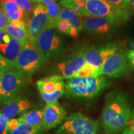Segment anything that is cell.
Segmentation results:
<instances>
[{
    "label": "cell",
    "instance_id": "obj_30",
    "mask_svg": "<svg viewBox=\"0 0 134 134\" xmlns=\"http://www.w3.org/2000/svg\"><path fill=\"white\" fill-rule=\"evenodd\" d=\"M9 23V21L6 13L2 9H0V30L5 31Z\"/></svg>",
    "mask_w": 134,
    "mask_h": 134
},
{
    "label": "cell",
    "instance_id": "obj_35",
    "mask_svg": "<svg viewBox=\"0 0 134 134\" xmlns=\"http://www.w3.org/2000/svg\"><path fill=\"white\" fill-rule=\"evenodd\" d=\"M127 52V56H128L129 59H132L134 58V50H129Z\"/></svg>",
    "mask_w": 134,
    "mask_h": 134
},
{
    "label": "cell",
    "instance_id": "obj_26",
    "mask_svg": "<svg viewBox=\"0 0 134 134\" xmlns=\"http://www.w3.org/2000/svg\"><path fill=\"white\" fill-rule=\"evenodd\" d=\"M99 70L90 66L86 63L85 66L80 70L73 78H89V77H98Z\"/></svg>",
    "mask_w": 134,
    "mask_h": 134
},
{
    "label": "cell",
    "instance_id": "obj_3",
    "mask_svg": "<svg viewBox=\"0 0 134 134\" xmlns=\"http://www.w3.org/2000/svg\"><path fill=\"white\" fill-rule=\"evenodd\" d=\"M29 80L14 67L4 69L0 76V104L7 105L19 96Z\"/></svg>",
    "mask_w": 134,
    "mask_h": 134
},
{
    "label": "cell",
    "instance_id": "obj_29",
    "mask_svg": "<svg viewBox=\"0 0 134 134\" xmlns=\"http://www.w3.org/2000/svg\"><path fill=\"white\" fill-rule=\"evenodd\" d=\"M122 134H134V110L125 128L122 131Z\"/></svg>",
    "mask_w": 134,
    "mask_h": 134
},
{
    "label": "cell",
    "instance_id": "obj_4",
    "mask_svg": "<svg viewBox=\"0 0 134 134\" xmlns=\"http://www.w3.org/2000/svg\"><path fill=\"white\" fill-rule=\"evenodd\" d=\"M99 122L80 113L67 116L55 134H98Z\"/></svg>",
    "mask_w": 134,
    "mask_h": 134
},
{
    "label": "cell",
    "instance_id": "obj_7",
    "mask_svg": "<svg viewBox=\"0 0 134 134\" xmlns=\"http://www.w3.org/2000/svg\"><path fill=\"white\" fill-rule=\"evenodd\" d=\"M35 46L47 59L58 58L65 49V43L58 32L55 28L49 27L38 37Z\"/></svg>",
    "mask_w": 134,
    "mask_h": 134
},
{
    "label": "cell",
    "instance_id": "obj_21",
    "mask_svg": "<svg viewBox=\"0 0 134 134\" xmlns=\"http://www.w3.org/2000/svg\"><path fill=\"white\" fill-rule=\"evenodd\" d=\"M46 10L49 21V27L55 28L62 9L60 4L57 2H53L48 4H43Z\"/></svg>",
    "mask_w": 134,
    "mask_h": 134
},
{
    "label": "cell",
    "instance_id": "obj_36",
    "mask_svg": "<svg viewBox=\"0 0 134 134\" xmlns=\"http://www.w3.org/2000/svg\"><path fill=\"white\" fill-rule=\"evenodd\" d=\"M6 31H3V30H0V43H2L3 41V38L5 35H6Z\"/></svg>",
    "mask_w": 134,
    "mask_h": 134
},
{
    "label": "cell",
    "instance_id": "obj_8",
    "mask_svg": "<svg viewBox=\"0 0 134 134\" xmlns=\"http://www.w3.org/2000/svg\"><path fill=\"white\" fill-rule=\"evenodd\" d=\"M131 70L127 52L122 48L105 60L99 69L98 76L120 78L128 75Z\"/></svg>",
    "mask_w": 134,
    "mask_h": 134
},
{
    "label": "cell",
    "instance_id": "obj_1",
    "mask_svg": "<svg viewBox=\"0 0 134 134\" xmlns=\"http://www.w3.org/2000/svg\"><path fill=\"white\" fill-rule=\"evenodd\" d=\"M129 95L122 91H114L106 95L100 125L105 134L122 132L132 113Z\"/></svg>",
    "mask_w": 134,
    "mask_h": 134
},
{
    "label": "cell",
    "instance_id": "obj_24",
    "mask_svg": "<svg viewBox=\"0 0 134 134\" xmlns=\"http://www.w3.org/2000/svg\"><path fill=\"white\" fill-rule=\"evenodd\" d=\"M55 29L58 32L64 34L69 35V36L75 37L78 36L79 31L73 27L71 24L66 20L60 19L57 23L55 26Z\"/></svg>",
    "mask_w": 134,
    "mask_h": 134
},
{
    "label": "cell",
    "instance_id": "obj_37",
    "mask_svg": "<svg viewBox=\"0 0 134 134\" xmlns=\"http://www.w3.org/2000/svg\"><path fill=\"white\" fill-rule=\"evenodd\" d=\"M129 8H130V11H131V13H133L134 14V0H131Z\"/></svg>",
    "mask_w": 134,
    "mask_h": 134
},
{
    "label": "cell",
    "instance_id": "obj_33",
    "mask_svg": "<svg viewBox=\"0 0 134 134\" xmlns=\"http://www.w3.org/2000/svg\"><path fill=\"white\" fill-rule=\"evenodd\" d=\"M0 66L4 68H10V67H13L11 63L3 56L1 52H0Z\"/></svg>",
    "mask_w": 134,
    "mask_h": 134
},
{
    "label": "cell",
    "instance_id": "obj_20",
    "mask_svg": "<svg viewBox=\"0 0 134 134\" xmlns=\"http://www.w3.org/2000/svg\"><path fill=\"white\" fill-rule=\"evenodd\" d=\"M60 19L66 20L73 27L79 32L83 30V19H81V17L71 10L63 8L58 18V20Z\"/></svg>",
    "mask_w": 134,
    "mask_h": 134
},
{
    "label": "cell",
    "instance_id": "obj_11",
    "mask_svg": "<svg viewBox=\"0 0 134 134\" xmlns=\"http://www.w3.org/2000/svg\"><path fill=\"white\" fill-rule=\"evenodd\" d=\"M27 27L29 43L34 45L41 34L49 27V21L43 4H37L34 9L31 18L27 20Z\"/></svg>",
    "mask_w": 134,
    "mask_h": 134
},
{
    "label": "cell",
    "instance_id": "obj_28",
    "mask_svg": "<svg viewBox=\"0 0 134 134\" xmlns=\"http://www.w3.org/2000/svg\"><path fill=\"white\" fill-rule=\"evenodd\" d=\"M107 3L115 7L123 9H129L131 0H105Z\"/></svg>",
    "mask_w": 134,
    "mask_h": 134
},
{
    "label": "cell",
    "instance_id": "obj_23",
    "mask_svg": "<svg viewBox=\"0 0 134 134\" xmlns=\"http://www.w3.org/2000/svg\"><path fill=\"white\" fill-rule=\"evenodd\" d=\"M86 1V0H73V1L60 0V4L62 5L63 8L74 11L76 14L82 17Z\"/></svg>",
    "mask_w": 134,
    "mask_h": 134
},
{
    "label": "cell",
    "instance_id": "obj_27",
    "mask_svg": "<svg viewBox=\"0 0 134 134\" xmlns=\"http://www.w3.org/2000/svg\"><path fill=\"white\" fill-rule=\"evenodd\" d=\"M1 1H11L19 6L26 13L28 18L31 16L34 11L32 2L31 0H0Z\"/></svg>",
    "mask_w": 134,
    "mask_h": 134
},
{
    "label": "cell",
    "instance_id": "obj_5",
    "mask_svg": "<svg viewBox=\"0 0 134 134\" xmlns=\"http://www.w3.org/2000/svg\"><path fill=\"white\" fill-rule=\"evenodd\" d=\"M47 58L36 46L27 43L22 49L13 67L23 72L31 79L47 62Z\"/></svg>",
    "mask_w": 134,
    "mask_h": 134
},
{
    "label": "cell",
    "instance_id": "obj_34",
    "mask_svg": "<svg viewBox=\"0 0 134 134\" xmlns=\"http://www.w3.org/2000/svg\"><path fill=\"white\" fill-rule=\"evenodd\" d=\"M31 1L32 3H34L37 4H46L50 3L60 1V0H31Z\"/></svg>",
    "mask_w": 134,
    "mask_h": 134
},
{
    "label": "cell",
    "instance_id": "obj_13",
    "mask_svg": "<svg viewBox=\"0 0 134 134\" xmlns=\"http://www.w3.org/2000/svg\"><path fill=\"white\" fill-rule=\"evenodd\" d=\"M42 127L45 130H50L60 126L67 117L66 110L58 101L47 104Z\"/></svg>",
    "mask_w": 134,
    "mask_h": 134
},
{
    "label": "cell",
    "instance_id": "obj_19",
    "mask_svg": "<svg viewBox=\"0 0 134 134\" xmlns=\"http://www.w3.org/2000/svg\"><path fill=\"white\" fill-rule=\"evenodd\" d=\"M44 114L43 109H36L29 110L18 117L21 123L36 127H42Z\"/></svg>",
    "mask_w": 134,
    "mask_h": 134
},
{
    "label": "cell",
    "instance_id": "obj_39",
    "mask_svg": "<svg viewBox=\"0 0 134 134\" xmlns=\"http://www.w3.org/2000/svg\"><path fill=\"white\" fill-rule=\"evenodd\" d=\"M130 65L131 66L132 69L134 70V58H132V59H129Z\"/></svg>",
    "mask_w": 134,
    "mask_h": 134
},
{
    "label": "cell",
    "instance_id": "obj_17",
    "mask_svg": "<svg viewBox=\"0 0 134 134\" xmlns=\"http://www.w3.org/2000/svg\"><path fill=\"white\" fill-rule=\"evenodd\" d=\"M25 46L15 38L11 37L8 43H0V52L7 59L11 65L16 60L22 49Z\"/></svg>",
    "mask_w": 134,
    "mask_h": 134
},
{
    "label": "cell",
    "instance_id": "obj_31",
    "mask_svg": "<svg viewBox=\"0 0 134 134\" xmlns=\"http://www.w3.org/2000/svg\"><path fill=\"white\" fill-rule=\"evenodd\" d=\"M8 121L0 110V134H8Z\"/></svg>",
    "mask_w": 134,
    "mask_h": 134
},
{
    "label": "cell",
    "instance_id": "obj_10",
    "mask_svg": "<svg viewBox=\"0 0 134 134\" xmlns=\"http://www.w3.org/2000/svg\"><path fill=\"white\" fill-rule=\"evenodd\" d=\"M40 94L47 104L58 101L65 94V83L60 75H52L36 83Z\"/></svg>",
    "mask_w": 134,
    "mask_h": 134
},
{
    "label": "cell",
    "instance_id": "obj_18",
    "mask_svg": "<svg viewBox=\"0 0 134 134\" xmlns=\"http://www.w3.org/2000/svg\"><path fill=\"white\" fill-rule=\"evenodd\" d=\"M0 6L1 9H2L6 13L9 22L16 20L25 21L29 18L24 10L16 3L11 1H0Z\"/></svg>",
    "mask_w": 134,
    "mask_h": 134
},
{
    "label": "cell",
    "instance_id": "obj_40",
    "mask_svg": "<svg viewBox=\"0 0 134 134\" xmlns=\"http://www.w3.org/2000/svg\"><path fill=\"white\" fill-rule=\"evenodd\" d=\"M4 69H6V68H3V67L0 66V76H1V74H2V73H3V71H4Z\"/></svg>",
    "mask_w": 134,
    "mask_h": 134
},
{
    "label": "cell",
    "instance_id": "obj_16",
    "mask_svg": "<svg viewBox=\"0 0 134 134\" xmlns=\"http://www.w3.org/2000/svg\"><path fill=\"white\" fill-rule=\"evenodd\" d=\"M75 52L81 55L85 58L87 64L96 69H99L104 63L99 47L90 46L79 48Z\"/></svg>",
    "mask_w": 134,
    "mask_h": 134
},
{
    "label": "cell",
    "instance_id": "obj_43",
    "mask_svg": "<svg viewBox=\"0 0 134 134\" xmlns=\"http://www.w3.org/2000/svg\"><path fill=\"white\" fill-rule=\"evenodd\" d=\"M86 1H87V0H86Z\"/></svg>",
    "mask_w": 134,
    "mask_h": 134
},
{
    "label": "cell",
    "instance_id": "obj_42",
    "mask_svg": "<svg viewBox=\"0 0 134 134\" xmlns=\"http://www.w3.org/2000/svg\"><path fill=\"white\" fill-rule=\"evenodd\" d=\"M0 9H1V6H0Z\"/></svg>",
    "mask_w": 134,
    "mask_h": 134
},
{
    "label": "cell",
    "instance_id": "obj_14",
    "mask_svg": "<svg viewBox=\"0 0 134 134\" xmlns=\"http://www.w3.org/2000/svg\"><path fill=\"white\" fill-rule=\"evenodd\" d=\"M33 108L34 103L31 99L25 94H20L11 103L4 105L1 112L6 119L9 120L20 117L32 110Z\"/></svg>",
    "mask_w": 134,
    "mask_h": 134
},
{
    "label": "cell",
    "instance_id": "obj_12",
    "mask_svg": "<svg viewBox=\"0 0 134 134\" xmlns=\"http://www.w3.org/2000/svg\"><path fill=\"white\" fill-rule=\"evenodd\" d=\"M85 64V58L81 55L75 52L62 58L57 64L55 69L63 80H70L73 78Z\"/></svg>",
    "mask_w": 134,
    "mask_h": 134
},
{
    "label": "cell",
    "instance_id": "obj_9",
    "mask_svg": "<svg viewBox=\"0 0 134 134\" xmlns=\"http://www.w3.org/2000/svg\"><path fill=\"white\" fill-rule=\"evenodd\" d=\"M121 23L119 20L106 17H88L83 19V27L89 34L105 37L113 34Z\"/></svg>",
    "mask_w": 134,
    "mask_h": 134
},
{
    "label": "cell",
    "instance_id": "obj_32",
    "mask_svg": "<svg viewBox=\"0 0 134 134\" xmlns=\"http://www.w3.org/2000/svg\"><path fill=\"white\" fill-rule=\"evenodd\" d=\"M20 124H21V122H19L18 118H13L8 120L7 125L8 132L13 131V130L16 129L17 127L20 125Z\"/></svg>",
    "mask_w": 134,
    "mask_h": 134
},
{
    "label": "cell",
    "instance_id": "obj_15",
    "mask_svg": "<svg viewBox=\"0 0 134 134\" xmlns=\"http://www.w3.org/2000/svg\"><path fill=\"white\" fill-rule=\"evenodd\" d=\"M5 31L11 37L20 42L24 46L29 43V33L25 21L16 20L9 22Z\"/></svg>",
    "mask_w": 134,
    "mask_h": 134
},
{
    "label": "cell",
    "instance_id": "obj_25",
    "mask_svg": "<svg viewBox=\"0 0 134 134\" xmlns=\"http://www.w3.org/2000/svg\"><path fill=\"white\" fill-rule=\"evenodd\" d=\"M100 54L104 60V62L107 58L114 54L119 50L122 49L120 43L118 42H110L102 46H99Z\"/></svg>",
    "mask_w": 134,
    "mask_h": 134
},
{
    "label": "cell",
    "instance_id": "obj_2",
    "mask_svg": "<svg viewBox=\"0 0 134 134\" xmlns=\"http://www.w3.org/2000/svg\"><path fill=\"white\" fill-rule=\"evenodd\" d=\"M111 85L104 76L73 78L65 83V96L75 100H89L97 98Z\"/></svg>",
    "mask_w": 134,
    "mask_h": 134
},
{
    "label": "cell",
    "instance_id": "obj_22",
    "mask_svg": "<svg viewBox=\"0 0 134 134\" xmlns=\"http://www.w3.org/2000/svg\"><path fill=\"white\" fill-rule=\"evenodd\" d=\"M46 131L42 127H36L21 123L16 129L8 132V134H46Z\"/></svg>",
    "mask_w": 134,
    "mask_h": 134
},
{
    "label": "cell",
    "instance_id": "obj_38",
    "mask_svg": "<svg viewBox=\"0 0 134 134\" xmlns=\"http://www.w3.org/2000/svg\"><path fill=\"white\" fill-rule=\"evenodd\" d=\"M129 46L131 50H134V39H132L129 42Z\"/></svg>",
    "mask_w": 134,
    "mask_h": 134
},
{
    "label": "cell",
    "instance_id": "obj_6",
    "mask_svg": "<svg viewBox=\"0 0 134 134\" xmlns=\"http://www.w3.org/2000/svg\"><path fill=\"white\" fill-rule=\"evenodd\" d=\"M129 9H123L112 6L105 0H87L82 17H106L127 22L131 16Z\"/></svg>",
    "mask_w": 134,
    "mask_h": 134
},
{
    "label": "cell",
    "instance_id": "obj_41",
    "mask_svg": "<svg viewBox=\"0 0 134 134\" xmlns=\"http://www.w3.org/2000/svg\"><path fill=\"white\" fill-rule=\"evenodd\" d=\"M68 1H73V0H68Z\"/></svg>",
    "mask_w": 134,
    "mask_h": 134
}]
</instances>
